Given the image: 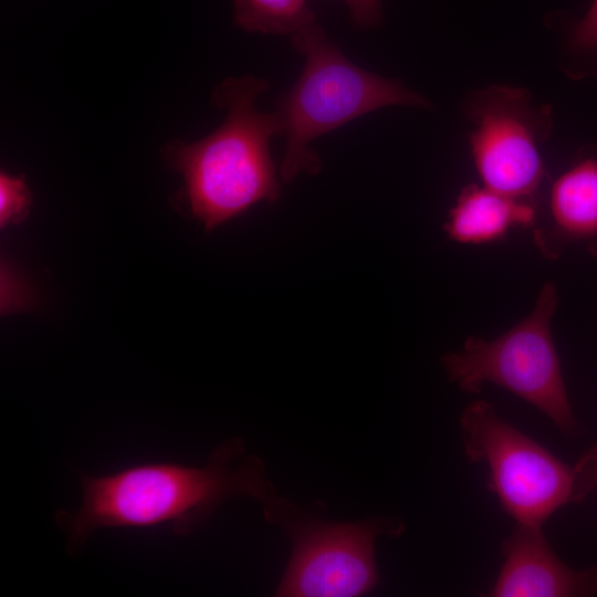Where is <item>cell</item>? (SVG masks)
<instances>
[{"label": "cell", "mask_w": 597, "mask_h": 597, "mask_svg": "<svg viewBox=\"0 0 597 597\" xmlns=\"http://www.w3.org/2000/svg\"><path fill=\"white\" fill-rule=\"evenodd\" d=\"M80 481V506L56 513L71 555H76L100 528L167 524L174 533L187 535L229 499L252 498L264 509L280 500L265 476L262 460L244 455L239 438L220 444L205 467L147 463L101 476L81 473Z\"/></svg>", "instance_id": "1"}, {"label": "cell", "mask_w": 597, "mask_h": 597, "mask_svg": "<svg viewBox=\"0 0 597 597\" xmlns=\"http://www.w3.org/2000/svg\"><path fill=\"white\" fill-rule=\"evenodd\" d=\"M268 87L255 76L222 81L212 93V103L227 113L222 124L193 143L176 139L163 147L166 164L182 175L180 200L207 231L281 196L270 151L272 137L282 134L281 122L275 112L256 107Z\"/></svg>", "instance_id": "2"}, {"label": "cell", "mask_w": 597, "mask_h": 597, "mask_svg": "<svg viewBox=\"0 0 597 597\" xmlns=\"http://www.w3.org/2000/svg\"><path fill=\"white\" fill-rule=\"evenodd\" d=\"M304 66L291 88L275 101L285 151L283 181L317 174L321 160L310 144L354 119L390 105L429 107V101L401 83L354 64L313 20L292 35Z\"/></svg>", "instance_id": "3"}, {"label": "cell", "mask_w": 597, "mask_h": 597, "mask_svg": "<svg viewBox=\"0 0 597 597\" xmlns=\"http://www.w3.org/2000/svg\"><path fill=\"white\" fill-rule=\"evenodd\" d=\"M558 305L553 282L542 286L532 312L494 339L469 336L459 352L441 357L450 381L478 394L495 384L531 404L563 432L578 427L573 415L551 323Z\"/></svg>", "instance_id": "4"}, {"label": "cell", "mask_w": 597, "mask_h": 597, "mask_svg": "<svg viewBox=\"0 0 597 597\" xmlns=\"http://www.w3.org/2000/svg\"><path fill=\"white\" fill-rule=\"evenodd\" d=\"M459 423L468 461L486 465L491 490L516 524L543 527L558 509L584 499L576 467L502 419L489 401L470 402Z\"/></svg>", "instance_id": "5"}, {"label": "cell", "mask_w": 597, "mask_h": 597, "mask_svg": "<svg viewBox=\"0 0 597 597\" xmlns=\"http://www.w3.org/2000/svg\"><path fill=\"white\" fill-rule=\"evenodd\" d=\"M285 503L271 520L293 540V553L276 596L354 597L370 593L378 583L375 541L398 537L401 521L375 517L356 523L325 522L295 516Z\"/></svg>", "instance_id": "6"}, {"label": "cell", "mask_w": 597, "mask_h": 597, "mask_svg": "<svg viewBox=\"0 0 597 597\" xmlns=\"http://www.w3.org/2000/svg\"><path fill=\"white\" fill-rule=\"evenodd\" d=\"M521 90L491 87L471 108V153L483 185L524 199L538 188L544 166L538 150L541 119Z\"/></svg>", "instance_id": "7"}, {"label": "cell", "mask_w": 597, "mask_h": 597, "mask_svg": "<svg viewBox=\"0 0 597 597\" xmlns=\"http://www.w3.org/2000/svg\"><path fill=\"white\" fill-rule=\"evenodd\" d=\"M503 564L486 596L577 597L597 594V567L575 570L551 547L541 526L516 524L502 543Z\"/></svg>", "instance_id": "8"}, {"label": "cell", "mask_w": 597, "mask_h": 597, "mask_svg": "<svg viewBox=\"0 0 597 597\" xmlns=\"http://www.w3.org/2000/svg\"><path fill=\"white\" fill-rule=\"evenodd\" d=\"M533 240L546 259L570 245L597 256V155L579 158L553 182L547 219L534 228Z\"/></svg>", "instance_id": "9"}, {"label": "cell", "mask_w": 597, "mask_h": 597, "mask_svg": "<svg viewBox=\"0 0 597 597\" xmlns=\"http://www.w3.org/2000/svg\"><path fill=\"white\" fill-rule=\"evenodd\" d=\"M536 212L523 199L486 186L464 187L443 226L449 239L462 244H483L504 237L514 227H532Z\"/></svg>", "instance_id": "10"}, {"label": "cell", "mask_w": 597, "mask_h": 597, "mask_svg": "<svg viewBox=\"0 0 597 597\" xmlns=\"http://www.w3.org/2000/svg\"><path fill=\"white\" fill-rule=\"evenodd\" d=\"M233 19L248 32L293 35L315 14L308 0H233Z\"/></svg>", "instance_id": "11"}, {"label": "cell", "mask_w": 597, "mask_h": 597, "mask_svg": "<svg viewBox=\"0 0 597 597\" xmlns=\"http://www.w3.org/2000/svg\"><path fill=\"white\" fill-rule=\"evenodd\" d=\"M32 196L23 175L0 174V226L19 224L28 216Z\"/></svg>", "instance_id": "12"}, {"label": "cell", "mask_w": 597, "mask_h": 597, "mask_svg": "<svg viewBox=\"0 0 597 597\" xmlns=\"http://www.w3.org/2000/svg\"><path fill=\"white\" fill-rule=\"evenodd\" d=\"M348 8L350 22L359 28L376 27L381 21L380 0H342Z\"/></svg>", "instance_id": "13"}, {"label": "cell", "mask_w": 597, "mask_h": 597, "mask_svg": "<svg viewBox=\"0 0 597 597\" xmlns=\"http://www.w3.org/2000/svg\"><path fill=\"white\" fill-rule=\"evenodd\" d=\"M573 42L584 49L597 46V0H594L585 18L575 27Z\"/></svg>", "instance_id": "14"}, {"label": "cell", "mask_w": 597, "mask_h": 597, "mask_svg": "<svg viewBox=\"0 0 597 597\" xmlns=\"http://www.w3.org/2000/svg\"><path fill=\"white\" fill-rule=\"evenodd\" d=\"M584 498L597 486V446L586 452L575 464Z\"/></svg>", "instance_id": "15"}]
</instances>
